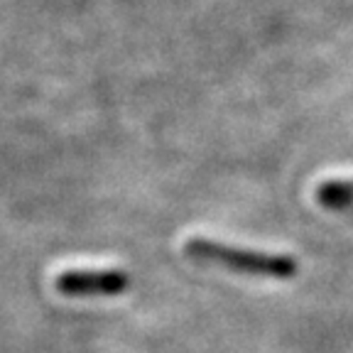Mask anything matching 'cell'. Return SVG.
<instances>
[{"label": "cell", "mask_w": 353, "mask_h": 353, "mask_svg": "<svg viewBox=\"0 0 353 353\" xmlns=\"http://www.w3.org/2000/svg\"><path fill=\"white\" fill-rule=\"evenodd\" d=\"M187 258L204 265H219L223 270L241 272L250 277H272V280H292L299 270V263L285 253H265L228 245L209 238H189L184 243Z\"/></svg>", "instance_id": "6da1fadb"}, {"label": "cell", "mask_w": 353, "mask_h": 353, "mask_svg": "<svg viewBox=\"0 0 353 353\" xmlns=\"http://www.w3.org/2000/svg\"><path fill=\"white\" fill-rule=\"evenodd\" d=\"M316 201L324 209H351L353 206V184L351 182H324L316 189Z\"/></svg>", "instance_id": "3957f363"}, {"label": "cell", "mask_w": 353, "mask_h": 353, "mask_svg": "<svg viewBox=\"0 0 353 353\" xmlns=\"http://www.w3.org/2000/svg\"><path fill=\"white\" fill-rule=\"evenodd\" d=\"M128 287L130 275L118 268H66L54 277L61 297H118Z\"/></svg>", "instance_id": "7a4b0ae2"}]
</instances>
